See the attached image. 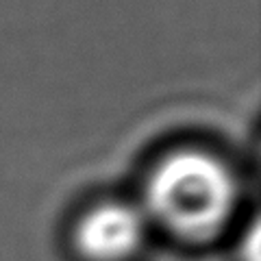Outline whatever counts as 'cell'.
<instances>
[{
  "label": "cell",
  "instance_id": "1",
  "mask_svg": "<svg viewBox=\"0 0 261 261\" xmlns=\"http://www.w3.org/2000/svg\"><path fill=\"white\" fill-rule=\"evenodd\" d=\"M238 181L231 168L202 150L161 159L146 183V216L185 242L211 240L231 220Z\"/></svg>",
  "mask_w": 261,
  "mask_h": 261
},
{
  "label": "cell",
  "instance_id": "2",
  "mask_svg": "<svg viewBox=\"0 0 261 261\" xmlns=\"http://www.w3.org/2000/svg\"><path fill=\"white\" fill-rule=\"evenodd\" d=\"M148 216L133 202L107 200L85 211L74 228L76 250L89 261H126L144 244Z\"/></svg>",
  "mask_w": 261,
  "mask_h": 261
}]
</instances>
